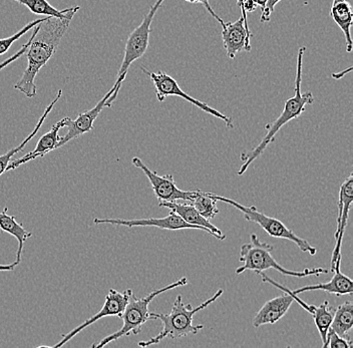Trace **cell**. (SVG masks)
Wrapping results in <instances>:
<instances>
[{
  "label": "cell",
  "instance_id": "cell-23",
  "mask_svg": "<svg viewBox=\"0 0 353 348\" xmlns=\"http://www.w3.org/2000/svg\"><path fill=\"white\" fill-rule=\"evenodd\" d=\"M333 315H334V308L330 305L327 300L324 301L319 306H316V309L312 315L323 345L325 343L326 336H327L328 329H330L331 323H332Z\"/></svg>",
  "mask_w": 353,
  "mask_h": 348
},
{
  "label": "cell",
  "instance_id": "cell-24",
  "mask_svg": "<svg viewBox=\"0 0 353 348\" xmlns=\"http://www.w3.org/2000/svg\"><path fill=\"white\" fill-rule=\"evenodd\" d=\"M190 204L193 205L194 208L198 211L203 217L211 220L219 213L217 208V201L212 197V193H205L197 190L195 197L193 198Z\"/></svg>",
  "mask_w": 353,
  "mask_h": 348
},
{
  "label": "cell",
  "instance_id": "cell-25",
  "mask_svg": "<svg viewBox=\"0 0 353 348\" xmlns=\"http://www.w3.org/2000/svg\"><path fill=\"white\" fill-rule=\"evenodd\" d=\"M22 6H26L32 13L37 15H46V17H54L57 19H63L70 8L63 10H59L50 6L48 0H14Z\"/></svg>",
  "mask_w": 353,
  "mask_h": 348
},
{
  "label": "cell",
  "instance_id": "cell-4",
  "mask_svg": "<svg viewBox=\"0 0 353 348\" xmlns=\"http://www.w3.org/2000/svg\"><path fill=\"white\" fill-rule=\"evenodd\" d=\"M274 250L273 246L270 244L265 243L261 241L257 235L251 234L250 242L243 244L240 248L239 261L242 262L243 265L236 269V274L240 275L245 271H254L259 274L260 272L269 269H274L281 274L286 276L297 277V278H304L307 276H319L321 274H327L330 270L324 268H306L305 270L293 271L288 270L283 266L280 265L272 256V252Z\"/></svg>",
  "mask_w": 353,
  "mask_h": 348
},
{
  "label": "cell",
  "instance_id": "cell-19",
  "mask_svg": "<svg viewBox=\"0 0 353 348\" xmlns=\"http://www.w3.org/2000/svg\"><path fill=\"white\" fill-rule=\"evenodd\" d=\"M331 17L339 25L345 37L346 52H352L353 48L352 28L353 10L352 4L347 0H333L331 6Z\"/></svg>",
  "mask_w": 353,
  "mask_h": 348
},
{
  "label": "cell",
  "instance_id": "cell-27",
  "mask_svg": "<svg viewBox=\"0 0 353 348\" xmlns=\"http://www.w3.org/2000/svg\"><path fill=\"white\" fill-rule=\"evenodd\" d=\"M323 348H352V341L350 338H345L339 336L334 330L328 329L327 336H326V341L323 345Z\"/></svg>",
  "mask_w": 353,
  "mask_h": 348
},
{
  "label": "cell",
  "instance_id": "cell-13",
  "mask_svg": "<svg viewBox=\"0 0 353 348\" xmlns=\"http://www.w3.org/2000/svg\"><path fill=\"white\" fill-rule=\"evenodd\" d=\"M94 223L110 224L114 226H125L129 228L134 227H156V228L164 229V230L176 231V230H203L202 227L194 226L185 222L180 216L176 215L173 211L170 212L169 215L163 218H147V219H101V218H94Z\"/></svg>",
  "mask_w": 353,
  "mask_h": 348
},
{
  "label": "cell",
  "instance_id": "cell-9",
  "mask_svg": "<svg viewBox=\"0 0 353 348\" xmlns=\"http://www.w3.org/2000/svg\"><path fill=\"white\" fill-rule=\"evenodd\" d=\"M132 165L136 168L142 170L143 174L147 176L152 188L159 204L162 203L176 202L178 200L190 203L195 197L197 190L195 191H183L176 187L175 179L171 174L160 176L157 172L152 171L151 169L145 166V163L140 158L134 157L132 160Z\"/></svg>",
  "mask_w": 353,
  "mask_h": 348
},
{
  "label": "cell",
  "instance_id": "cell-5",
  "mask_svg": "<svg viewBox=\"0 0 353 348\" xmlns=\"http://www.w3.org/2000/svg\"><path fill=\"white\" fill-rule=\"evenodd\" d=\"M187 284L188 279L186 277H182V278L165 286V287L154 290L153 292L150 293L143 298H138V297L134 296V292H132L129 303H128L121 316V318L123 319V327L114 334L101 339L98 345H92V347L101 348L110 342L118 340L121 337L130 336L132 334L137 336V334H140L143 325L147 321L152 320L149 312V306L153 299L156 298L158 295L162 294V293L170 291V290L175 289V288L181 287V286L187 285Z\"/></svg>",
  "mask_w": 353,
  "mask_h": 348
},
{
  "label": "cell",
  "instance_id": "cell-26",
  "mask_svg": "<svg viewBox=\"0 0 353 348\" xmlns=\"http://www.w3.org/2000/svg\"><path fill=\"white\" fill-rule=\"evenodd\" d=\"M46 17H43V19H35V21H32V23H28L21 28V30L17 32L13 35H11L10 37H6V39H0V56L6 54V52H8V50L11 48V45H13V43L19 41V39L26 34V32H30L32 28L37 26V24L43 23Z\"/></svg>",
  "mask_w": 353,
  "mask_h": 348
},
{
  "label": "cell",
  "instance_id": "cell-15",
  "mask_svg": "<svg viewBox=\"0 0 353 348\" xmlns=\"http://www.w3.org/2000/svg\"><path fill=\"white\" fill-rule=\"evenodd\" d=\"M70 116H65V118L61 119V121L54 125V127L41 136L39 143H37V147L30 153L26 154V156L17 160L12 161L10 164L8 165L6 168V172L12 171L21 167V165L26 164L30 161L35 160V158L44 157V156L50 154V152L54 151L55 147H57V143L61 140V136L59 135V130L66 127Z\"/></svg>",
  "mask_w": 353,
  "mask_h": 348
},
{
  "label": "cell",
  "instance_id": "cell-10",
  "mask_svg": "<svg viewBox=\"0 0 353 348\" xmlns=\"http://www.w3.org/2000/svg\"><path fill=\"white\" fill-rule=\"evenodd\" d=\"M118 94L119 92H117V87L114 85L112 89L105 94V96L97 103L96 107L88 110L87 112H81V114L77 116L76 120L70 119L68 124H66L68 133L65 136H61V140L57 143L55 150L61 149L68 143H70V141L92 132L94 130V121L97 120L99 114H101L105 108H107V105L108 108L112 107L114 101L118 98Z\"/></svg>",
  "mask_w": 353,
  "mask_h": 348
},
{
  "label": "cell",
  "instance_id": "cell-28",
  "mask_svg": "<svg viewBox=\"0 0 353 348\" xmlns=\"http://www.w3.org/2000/svg\"><path fill=\"white\" fill-rule=\"evenodd\" d=\"M281 0H267L266 6H265L263 12L261 13L260 21L262 23H268L270 21L271 15L274 12L275 6H277Z\"/></svg>",
  "mask_w": 353,
  "mask_h": 348
},
{
  "label": "cell",
  "instance_id": "cell-32",
  "mask_svg": "<svg viewBox=\"0 0 353 348\" xmlns=\"http://www.w3.org/2000/svg\"><path fill=\"white\" fill-rule=\"evenodd\" d=\"M257 8V4H256L253 0H247L244 3V8H243V10H244V12L247 14L248 12H255L256 8Z\"/></svg>",
  "mask_w": 353,
  "mask_h": 348
},
{
  "label": "cell",
  "instance_id": "cell-14",
  "mask_svg": "<svg viewBox=\"0 0 353 348\" xmlns=\"http://www.w3.org/2000/svg\"><path fill=\"white\" fill-rule=\"evenodd\" d=\"M222 28L223 46L229 59H235L242 50H245V52H251L252 48L250 41L252 32H248L245 28L241 15L239 19L234 23L229 21L223 24Z\"/></svg>",
  "mask_w": 353,
  "mask_h": 348
},
{
  "label": "cell",
  "instance_id": "cell-1",
  "mask_svg": "<svg viewBox=\"0 0 353 348\" xmlns=\"http://www.w3.org/2000/svg\"><path fill=\"white\" fill-rule=\"evenodd\" d=\"M79 10V6L70 8L63 19L46 17L43 23L33 28L32 41L26 52L28 67L21 78L14 85V89L26 94L28 99L37 96V87L35 79L39 70L57 52L63 35L68 32L72 19Z\"/></svg>",
  "mask_w": 353,
  "mask_h": 348
},
{
  "label": "cell",
  "instance_id": "cell-18",
  "mask_svg": "<svg viewBox=\"0 0 353 348\" xmlns=\"http://www.w3.org/2000/svg\"><path fill=\"white\" fill-rule=\"evenodd\" d=\"M341 256L337 259L335 264V269L333 271L334 275L330 282L326 283L315 284V285H307L299 289L292 290L295 294L299 295L304 292L324 291L330 294L342 296V295H350L353 293V282L350 277L344 275L341 271Z\"/></svg>",
  "mask_w": 353,
  "mask_h": 348
},
{
  "label": "cell",
  "instance_id": "cell-3",
  "mask_svg": "<svg viewBox=\"0 0 353 348\" xmlns=\"http://www.w3.org/2000/svg\"><path fill=\"white\" fill-rule=\"evenodd\" d=\"M223 289L218 290L211 298L207 299L205 303L200 305L193 307L191 304H185L183 303V298L181 295L176 296L175 303H174L172 311L170 314H153L150 312L152 319H159L162 321V331L154 337H152L149 340L141 341L139 342V347H149L152 345H158L165 338H182L189 334H197L200 330L204 328L203 325H194V315L198 314L201 310L206 309L209 305L215 303L219 297L222 296Z\"/></svg>",
  "mask_w": 353,
  "mask_h": 348
},
{
  "label": "cell",
  "instance_id": "cell-6",
  "mask_svg": "<svg viewBox=\"0 0 353 348\" xmlns=\"http://www.w3.org/2000/svg\"><path fill=\"white\" fill-rule=\"evenodd\" d=\"M212 197L217 202L226 203V204L231 205V206L235 207L236 209L241 211L243 216H244L247 221L259 225L269 236L278 238V239L289 240V241L293 242L300 249L301 252L308 253L311 256L316 255L317 249L314 246L311 245L303 238L297 236L291 229H289L288 227L282 223L280 220L269 217V216L258 211L255 206L246 207L244 205L240 204V203L234 201L230 198L216 195V194L213 193H212Z\"/></svg>",
  "mask_w": 353,
  "mask_h": 348
},
{
  "label": "cell",
  "instance_id": "cell-17",
  "mask_svg": "<svg viewBox=\"0 0 353 348\" xmlns=\"http://www.w3.org/2000/svg\"><path fill=\"white\" fill-rule=\"evenodd\" d=\"M159 206L173 211L174 213L180 216L187 223L194 225V226L202 227L205 232L209 233L210 235L217 238L218 240L226 239L224 233L219 228H217L215 225L212 224L210 220L203 217L194 208L193 205L190 204V203L185 202L182 203V204L176 202L162 203V204H159Z\"/></svg>",
  "mask_w": 353,
  "mask_h": 348
},
{
  "label": "cell",
  "instance_id": "cell-11",
  "mask_svg": "<svg viewBox=\"0 0 353 348\" xmlns=\"http://www.w3.org/2000/svg\"><path fill=\"white\" fill-rule=\"evenodd\" d=\"M132 291L131 289L125 290L123 292H119L114 289H110L108 293L107 297H105V304H103L101 309L99 310L98 314H94V316L87 319L85 323H81V325L72 329V331L68 332V334L63 336V340L59 341L57 345H54V348H59L63 347L65 343H68L70 339L74 338V336H77L79 332L83 331V329L88 327V326L94 325L99 319L105 318L108 316H121L123 310H125V306L129 303L130 297H131Z\"/></svg>",
  "mask_w": 353,
  "mask_h": 348
},
{
  "label": "cell",
  "instance_id": "cell-33",
  "mask_svg": "<svg viewBox=\"0 0 353 348\" xmlns=\"http://www.w3.org/2000/svg\"><path fill=\"white\" fill-rule=\"evenodd\" d=\"M352 68H348L347 70H343V72H341V74H332L333 79H341L344 74H348V72H352Z\"/></svg>",
  "mask_w": 353,
  "mask_h": 348
},
{
  "label": "cell",
  "instance_id": "cell-20",
  "mask_svg": "<svg viewBox=\"0 0 353 348\" xmlns=\"http://www.w3.org/2000/svg\"><path fill=\"white\" fill-rule=\"evenodd\" d=\"M0 229L3 232L8 233L11 236L14 237L19 242V249H17L15 262L19 264L21 263L24 243H26V240L32 236V233L26 231L23 228V225L17 221L14 216L8 215V208L3 209V211L0 212Z\"/></svg>",
  "mask_w": 353,
  "mask_h": 348
},
{
  "label": "cell",
  "instance_id": "cell-16",
  "mask_svg": "<svg viewBox=\"0 0 353 348\" xmlns=\"http://www.w3.org/2000/svg\"><path fill=\"white\" fill-rule=\"evenodd\" d=\"M293 303H294V299L286 292L267 301L254 317V327L258 328L266 325H275L280 319L285 316Z\"/></svg>",
  "mask_w": 353,
  "mask_h": 348
},
{
  "label": "cell",
  "instance_id": "cell-12",
  "mask_svg": "<svg viewBox=\"0 0 353 348\" xmlns=\"http://www.w3.org/2000/svg\"><path fill=\"white\" fill-rule=\"evenodd\" d=\"M353 202V174H350L339 190V215H337V228L335 231V247L333 249L331 257V272L335 269L337 259L341 256V246L343 241L344 233L347 226L348 217L352 210Z\"/></svg>",
  "mask_w": 353,
  "mask_h": 348
},
{
  "label": "cell",
  "instance_id": "cell-34",
  "mask_svg": "<svg viewBox=\"0 0 353 348\" xmlns=\"http://www.w3.org/2000/svg\"><path fill=\"white\" fill-rule=\"evenodd\" d=\"M256 4H257L258 8H261V12H263L265 6H266L267 0H253Z\"/></svg>",
  "mask_w": 353,
  "mask_h": 348
},
{
  "label": "cell",
  "instance_id": "cell-7",
  "mask_svg": "<svg viewBox=\"0 0 353 348\" xmlns=\"http://www.w3.org/2000/svg\"><path fill=\"white\" fill-rule=\"evenodd\" d=\"M164 1L165 0H157L153 6L150 8L149 12L143 17L140 25L134 28L132 34L128 37L123 63H121L118 76H117L116 83H114V85L117 87V92H120L121 85H123V81H125V76H127L132 63L145 56V52H147L148 48H149L150 35H151L152 32V23H153L154 15L160 10Z\"/></svg>",
  "mask_w": 353,
  "mask_h": 348
},
{
  "label": "cell",
  "instance_id": "cell-30",
  "mask_svg": "<svg viewBox=\"0 0 353 348\" xmlns=\"http://www.w3.org/2000/svg\"><path fill=\"white\" fill-rule=\"evenodd\" d=\"M185 1L190 2V3H201L203 6H204L205 8H206L207 12L210 13V14L212 15V17H214V19H216V21H218L221 24V25H223L224 24V21H223L222 19L219 17V15L217 14L215 12H214L213 8H212V6H210V1L209 0H185Z\"/></svg>",
  "mask_w": 353,
  "mask_h": 348
},
{
  "label": "cell",
  "instance_id": "cell-22",
  "mask_svg": "<svg viewBox=\"0 0 353 348\" xmlns=\"http://www.w3.org/2000/svg\"><path fill=\"white\" fill-rule=\"evenodd\" d=\"M353 327V303L352 301L342 303L335 308L330 328L339 336H348Z\"/></svg>",
  "mask_w": 353,
  "mask_h": 348
},
{
  "label": "cell",
  "instance_id": "cell-29",
  "mask_svg": "<svg viewBox=\"0 0 353 348\" xmlns=\"http://www.w3.org/2000/svg\"><path fill=\"white\" fill-rule=\"evenodd\" d=\"M33 37V32L32 34V37H30V39H28V43H26L21 50H19V52H17V54H13V56H11L10 57H8V59H6V61H2V63H0V72H1L2 70H3L4 68L8 67V65H10L11 63H13V61H17V59H19V57L22 56V54H26V50H28V46H30V43H32Z\"/></svg>",
  "mask_w": 353,
  "mask_h": 348
},
{
  "label": "cell",
  "instance_id": "cell-2",
  "mask_svg": "<svg viewBox=\"0 0 353 348\" xmlns=\"http://www.w3.org/2000/svg\"><path fill=\"white\" fill-rule=\"evenodd\" d=\"M306 52V46H301L298 50L297 54V68H296V78H295V87H294V96L292 98L288 99L284 105L283 112H281L279 116L274 121V122L269 123L265 125V130L267 131L263 140L259 143L254 149L250 151L243 152L240 158L243 162L242 166L240 167L238 171V175H244L245 172L249 168L251 164L260 157L263 154L267 147L274 142L275 136L277 135L280 129L288 124L291 121L299 118L306 110V105H311L314 101V96L312 92H302L301 83H302V67H303V57Z\"/></svg>",
  "mask_w": 353,
  "mask_h": 348
},
{
  "label": "cell",
  "instance_id": "cell-8",
  "mask_svg": "<svg viewBox=\"0 0 353 348\" xmlns=\"http://www.w3.org/2000/svg\"><path fill=\"white\" fill-rule=\"evenodd\" d=\"M141 70L153 81L154 89H156L157 99H158L160 103L164 101L169 96H179V98H182L183 100L187 101L188 103L195 105L201 111L207 112V114H211V116H215V118L220 119L223 122H225L227 127L233 129V120L231 118L217 111L214 108L210 107L206 103H203V101L189 96L187 92L181 89L176 79L169 76L167 72H163V70H159V72H150L147 68H143V65L141 67Z\"/></svg>",
  "mask_w": 353,
  "mask_h": 348
},
{
  "label": "cell",
  "instance_id": "cell-31",
  "mask_svg": "<svg viewBox=\"0 0 353 348\" xmlns=\"http://www.w3.org/2000/svg\"><path fill=\"white\" fill-rule=\"evenodd\" d=\"M247 0H237V4L238 8H239L240 12H241L243 21H244L245 28H246V30H248V32H251L250 28H249L248 25V19H247V14L246 13L244 12V10H243V8H244V3Z\"/></svg>",
  "mask_w": 353,
  "mask_h": 348
},
{
  "label": "cell",
  "instance_id": "cell-21",
  "mask_svg": "<svg viewBox=\"0 0 353 348\" xmlns=\"http://www.w3.org/2000/svg\"><path fill=\"white\" fill-rule=\"evenodd\" d=\"M61 96H63V90H59V92H57V96H55L54 100L48 105V108H46V111H44L43 116H41V119H39V123L35 125L34 129L32 130V133H30V135L26 136V138L22 141V143L21 145H19V146L12 147V149H10L8 153L0 156V176H2L4 173H6V168H8V165L10 164L11 158H13V156L17 155V153L21 152L22 150L24 149V147L26 146V144H28V143L32 140L33 136L39 133V130H41V127H43L44 121H46V119L48 118L50 112L52 111V109H54V105H57V103L59 101V99L61 98Z\"/></svg>",
  "mask_w": 353,
  "mask_h": 348
}]
</instances>
